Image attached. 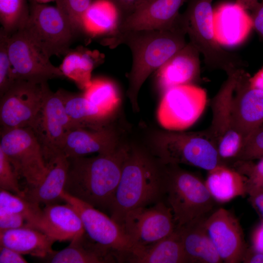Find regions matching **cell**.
<instances>
[{
  "mask_svg": "<svg viewBox=\"0 0 263 263\" xmlns=\"http://www.w3.org/2000/svg\"><path fill=\"white\" fill-rule=\"evenodd\" d=\"M124 141L122 132L109 123L98 129L75 128L67 133L61 154L68 158L115 150Z\"/></svg>",
  "mask_w": 263,
  "mask_h": 263,
  "instance_id": "cell-18",
  "label": "cell"
},
{
  "mask_svg": "<svg viewBox=\"0 0 263 263\" xmlns=\"http://www.w3.org/2000/svg\"><path fill=\"white\" fill-rule=\"evenodd\" d=\"M56 6L77 31L82 29L83 18L92 0H55Z\"/></svg>",
  "mask_w": 263,
  "mask_h": 263,
  "instance_id": "cell-37",
  "label": "cell"
},
{
  "mask_svg": "<svg viewBox=\"0 0 263 263\" xmlns=\"http://www.w3.org/2000/svg\"><path fill=\"white\" fill-rule=\"evenodd\" d=\"M130 144L125 140L115 150L107 154L68 158L64 191L95 208L109 210Z\"/></svg>",
  "mask_w": 263,
  "mask_h": 263,
  "instance_id": "cell-3",
  "label": "cell"
},
{
  "mask_svg": "<svg viewBox=\"0 0 263 263\" xmlns=\"http://www.w3.org/2000/svg\"><path fill=\"white\" fill-rule=\"evenodd\" d=\"M0 211L19 214L25 219L30 226L40 228L42 209L39 205L1 189H0Z\"/></svg>",
  "mask_w": 263,
  "mask_h": 263,
  "instance_id": "cell-32",
  "label": "cell"
},
{
  "mask_svg": "<svg viewBox=\"0 0 263 263\" xmlns=\"http://www.w3.org/2000/svg\"><path fill=\"white\" fill-rule=\"evenodd\" d=\"M117 6L126 16L131 13L137 7L149 0H113Z\"/></svg>",
  "mask_w": 263,
  "mask_h": 263,
  "instance_id": "cell-44",
  "label": "cell"
},
{
  "mask_svg": "<svg viewBox=\"0 0 263 263\" xmlns=\"http://www.w3.org/2000/svg\"><path fill=\"white\" fill-rule=\"evenodd\" d=\"M205 225L223 262H241L246 247L242 227L235 216L219 208L206 217Z\"/></svg>",
  "mask_w": 263,
  "mask_h": 263,
  "instance_id": "cell-16",
  "label": "cell"
},
{
  "mask_svg": "<svg viewBox=\"0 0 263 263\" xmlns=\"http://www.w3.org/2000/svg\"><path fill=\"white\" fill-rule=\"evenodd\" d=\"M241 69L227 75L226 79L211 100L212 120L209 127L204 130L216 146L221 161L227 165L229 161L236 160L244 142L243 137L233 126L231 113L232 101Z\"/></svg>",
  "mask_w": 263,
  "mask_h": 263,
  "instance_id": "cell-8",
  "label": "cell"
},
{
  "mask_svg": "<svg viewBox=\"0 0 263 263\" xmlns=\"http://www.w3.org/2000/svg\"><path fill=\"white\" fill-rule=\"evenodd\" d=\"M205 184L215 202L224 204L247 195L242 175L228 165H220L208 171Z\"/></svg>",
  "mask_w": 263,
  "mask_h": 263,
  "instance_id": "cell-29",
  "label": "cell"
},
{
  "mask_svg": "<svg viewBox=\"0 0 263 263\" xmlns=\"http://www.w3.org/2000/svg\"><path fill=\"white\" fill-rule=\"evenodd\" d=\"M68 166V158L62 154L59 155L49 167L48 173L39 183L23 190L24 198L45 206L62 200L61 194L64 191Z\"/></svg>",
  "mask_w": 263,
  "mask_h": 263,
  "instance_id": "cell-26",
  "label": "cell"
},
{
  "mask_svg": "<svg viewBox=\"0 0 263 263\" xmlns=\"http://www.w3.org/2000/svg\"><path fill=\"white\" fill-rule=\"evenodd\" d=\"M24 226H31L22 216L14 213L0 211V231Z\"/></svg>",
  "mask_w": 263,
  "mask_h": 263,
  "instance_id": "cell-40",
  "label": "cell"
},
{
  "mask_svg": "<svg viewBox=\"0 0 263 263\" xmlns=\"http://www.w3.org/2000/svg\"><path fill=\"white\" fill-rule=\"evenodd\" d=\"M71 130L75 128L98 129L109 123V115L88 100L83 94L60 89Z\"/></svg>",
  "mask_w": 263,
  "mask_h": 263,
  "instance_id": "cell-28",
  "label": "cell"
},
{
  "mask_svg": "<svg viewBox=\"0 0 263 263\" xmlns=\"http://www.w3.org/2000/svg\"><path fill=\"white\" fill-rule=\"evenodd\" d=\"M251 11L253 27L263 38V0H261Z\"/></svg>",
  "mask_w": 263,
  "mask_h": 263,
  "instance_id": "cell-42",
  "label": "cell"
},
{
  "mask_svg": "<svg viewBox=\"0 0 263 263\" xmlns=\"http://www.w3.org/2000/svg\"><path fill=\"white\" fill-rule=\"evenodd\" d=\"M185 0H149L119 22L113 34L131 31L169 29L177 21Z\"/></svg>",
  "mask_w": 263,
  "mask_h": 263,
  "instance_id": "cell-19",
  "label": "cell"
},
{
  "mask_svg": "<svg viewBox=\"0 0 263 263\" xmlns=\"http://www.w3.org/2000/svg\"><path fill=\"white\" fill-rule=\"evenodd\" d=\"M250 77L240 70L231 104L233 126L244 141L263 126V90L251 87Z\"/></svg>",
  "mask_w": 263,
  "mask_h": 263,
  "instance_id": "cell-17",
  "label": "cell"
},
{
  "mask_svg": "<svg viewBox=\"0 0 263 263\" xmlns=\"http://www.w3.org/2000/svg\"><path fill=\"white\" fill-rule=\"evenodd\" d=\"M207 103V92L195 85L171 88L162 95L157 112V120L166 130H185L199 118Z\"/></svg>",
  "mask_w": 263,
  "mask_h": 263,
  "instance_id": "cell-11",
  "label": "cell"
},
{
  "mask_svg": "<svg viewBox=\"0 0 263 263\" xmlns=\"http://www.w3.org/2000/svg\"><path fill=\"white\" fill-rule=\"evenodd\" d=\"M168 164L146 147L131 142L121 177L109 209L119 225L125 215L137 207L164 201Z\"/></svg>",
  "mask_w": 263,
  "mask_h": 263,
  "instance_id": "cell-1",
  "label": "cell"
},
{
  "mask_svg": "<svg viewBox=\"0 0 263 263\" xmlns=\"http://www.w3.org/2000/svg\"><path fill=\"white\" fill-rule=\"evenodd\" d=\"M120 226L129 238L132 247L154 244L176 229L171 210L164 201L130 210Z\"/></svg>",
  "mask_w": 263,
  "mask_h": 263,
  "instance_id": "cell-12",
  "label": "cell"
},
{
  "mask_svg": "<svg viewBox=\"0 0 263 263\" xmlns=\"http://www.w3.org/2000/svg\"><path fill=\"white\" fill-rule=\"evenodd\" d=\"M115 257L119 262L130 263H188L177 228L171 234L154 244L132 246Z\"/></svg>",
  "mask_w": 263,
  "mask_h": 263,
  "instance_id": "cell-22",
  "label": "cell"
},
{
  "mask_svg": "<svg viewBox=\"0 0 263 263\" xmlns=\"http://www.w3.org/2000/svg\"><path fill=\"white\" fill-rule=\"evenodd\" d=\"M249 201L256 209L263 222V191L256 192L249 195Z\"/></svg>",
  "mask_w": 263,
  "mask_h": 263,
  "instance_id": "cell-46",
  "label": "cell"
},
{
  "mask_svg": "<svg viewBox=\"0 0 263 263\" xmlns=\"http://www.w3.org/2000/svg\"><path fill=\"white\" fill-rule=\"evenodd\" d=\"M186 35L179 16L170 28L116 33L107 40L111 46L126 44L132 53L127 95L134 112L139 110L138 94L146 79L186 45Z\"/></svg>",
  "mask_w": 263,
  "mask_h": 263,
  "instance_id": "cell-2",
  "label": "cell"
},
{
  "mask_svg": "<svg viewBox=\"0 0 263 263\" xmlns=\"http://www.w3.org/2000/svg\"><path fill=\"white\" fill-rule=\"evenodd\" d=\"M21 30L50 57L65 55L76 32L56 6L34 0L28 19Z\"/></svg>",
  "mask_w": 263,
  "mask_h": 263,
  "instance_id": "cell-7",
  "label": "cell"
},
{
  "mask_svg": "<svg viewBox=\"0 0 263 263\" xmlns=\"http://www.w3.org/2000/svg\"><path fill=\"white\" fill-rule=\"evenodd\" d=\"M148 148L165 164H185L207 171L220 165L216 146L204 131L182 132L155 130L149 136Z\"/></svg>",
  "mask_w": 263,
  "mask_h": 263,
  "instance_id": "cell-4",
  "label": "cell"
},
{
  "mask_svg": "<svg viewBox=\"0 0 263 263\" xmlns=\"http://www.w3.org/2000/svg\"><path fill=\"white\" fill-rule=\"evenodd\" d=\"M207 216L177 228L188 263L223 262L206 228L205 220Z\"/></svg>",
  "mask_w": 263,
  "mask_h": 263,
  "instance_id": "cell-24",
  "label": "cell"
},
{
  "mask_svg": "<svg viewBox=\"0 0 263 263\" xmlns=\"http://www.w3.org/2000/svg\"><path fill=\"white\" fill-rule=\"evenodd\" d=\"M0 150L5 154L19 177L27 188L37 185L46 176L48 167L41 146L30 127L1 128Z\"/></svg>",
  "mask_w": 263,
  "mask_h": 263,
  "instance_id": "cell-9",
  "label": "cell"
},
{
  "mask_svg": "<svg viewBox=\"0 0 263 263\" xmlns=\"http://www.w3.org/2000/svg\"><path fill=\"white\" fill-rule=\"evenodd\" d=\"M246 11L236 2L223 3L213 9V30L219 44L234 47L245 41L253 28Z\"/></svg>",
  "mask_w": 263,
  "mask_h": 263,
  "instance_id": "cell-21",
  "label": "cell"
},
{
  "mask_svg": "<svg viewBox=\"0 0 263 263\" xmlns=\"http://www.w3.org/2000/svg\"><path fill=\"white\" fill-rule=\"evenodd\" d=\"M56 241L42 231L31 226L0 231V245L22 255L45 258L54 251Z\"/></svg>",
  "mask_w": 263,
  "mask_h": 263,
  "instance_id": "cell-25",
  "label": "cell"
},
{
  "mask_svg": "<svg viewBox=\"0 0 263 263\" xmlns=\"http://www.w3.org/2000/svg\"><path fill=\"white\" fill-rule=\"evenodd\" d=\"M100 54L81 47L70 49L65 55L59 69L64 76L84 90L92 82V72L100 59Z\"/></svg>",
  "mask_w": 263,
  "mask_h": 263,
  "instance_id": "cell-30",
  "label": "cell"
},
{
  "mask_svg": "<svg viewBox=\"0 0 263 263\" xmlns=\"http://www.w3.org/2000/svg\"><path fill=\"white\" fill-rule=\"evenodd\" d=\"M41 83L17 79L0 97L1 128L32 126L42 104Z\"/></svg>",
  "mask_w": 263,
  "mask_h": 263,
  "instance_id": "cell-14",
  "label": "cell"
},
{
  "mask_svg": "<svg viewBox=\"0 0 263 263\" xmlns=\"http://www.w3.org/2000/svg\"><path fill=\"white\" fill-rule=\"evenodd\" d=\"M119 22L114 5L108 1L100 0L92 3L85 13L82 30L93 36L113 34Z\"/></svg>",
  "mask_w": 263,
  "mask_h": 263,
  "instance_id": "cell-31",
  "label": "cell"
},
{
  "mask_svg": "<svg viewBox=\"0 0 263 263\" xmlns=\"http://www.w3.org/2000/svg\"><path fill=\"white\" fill-rule=\"evenodd\" d=\"M179 165L168 164L165 196L176 228L208 216L215 202L205 181Z\"/></svg>",
  "mask_w": 263,
  "mask_h": 263,
  "instance_id": "cell-6",
  "label": "cell"
},
{
  "mask_svg": "<svg viewBox=\"0 0 263 263\" xmlns=\"http://www.w3.org/2000/svg\"><path fill=\"white\" fill-rule=\"evenodd\" d=\"M200 55L197 48L187 42L156 70V84L162 95L176 86L195 85L200 75Z\"/></svg>",
  "mask_w": 263,
  "mask_h": 263,
  "instance_id": "cell-20",
  "label": "cell"
},
{
  "mask_svg": "<svg viewBox=\"0 0 263 263\" xmlns=\"http://www.w3.org/2000/svg\"><path fill=\"white\" fill-rule=\"evenodd\" d=\"M213 0H190L185 12L180 15L181 23L190 41L211 69L223 70L226 75L244 63L236 54L223 49L216 40L213 27Z\"/></svg>",
  "mask_w": 263,
  "mask_h": 263,
  "instance_id": "cell-5",
  "label": "cell"
},
{
  "mask_svg": "<svg viewBox=\"0 0 263 263\" xmlns=\"http://www.w3.org/2000/svg\"><path fill=\"white\" fill-rule=\"evenodd\" d=\"M263 157V126L254 131L244 140L241 150L236 160L253 161Z\"/></svg>",
  "mask_w": 263,
  "mask_h": 263,
  "instance_id": "cell-39",
  "label": "cell"
},
{
  "mask_svg": "<svg viewBox=\"0 0 263 263\" xmlns=\"http://www.w3.org/2000/svg\"><path fill=\"white\" fill-rule=\"evenodd\" d=\"M18 178L11 163L0 150V188L24 197V192L20 189Z\"/></svg>",
  "mask_w": 263,
  "mask_h": 263,
  "instance_id": "cell-38",
  "label": "cell"
},
{
  "mask_svg": "<svg viewBox=\"0 0 263 263\" xmlns=\"http://www.w3.org/2000/svg\"><path fill=\"white\" fill-rule=\"evenodd\" d=\"M61 197L77 212L89 238L112 251L114 257L116 253L127 251L132 247L122 227L111 217L64 191Z\"/></svg>",
  "mask_w": 263,
  "mask_h": 263,
  "instance_id": "cell-15",
  "label": "cell"
},
{
  "mask_svg": "<svg viewBox=\"0 0 263 263\" xmlns=\"http://www.w3.org/2000/svg\"><path fill=\"white\" fill-rule=\"evenodd\" d=\"M83 95L105 113L112 115L120 98L114 84L104 79H94L84 90Z\"/></svg>",
  "mask_w": 263,
  "mask_h": 263,
  "instance_id": "cell-33",
  "label": "cell"
},
{
  "mask_svg": "<svg viewBox=\"0 0 263 263\" xmlns=\"http://www.w3.org/2000/svg\"><path fill=\"white\" fill-rule=\"evenodd\" d=\"M249 82L251 87L263 90V68L250 77Z\"/></svg>",
  "mask_w": 263,
  "mask_h": 263,
  "instance_id": "cell-47",
  "label": "cell"
},
{
  "mask_svg": "<svg viewBox=\"0 0 263 263\" xmlns=\"http://www.w3.org/2000/svg\"><path fill=\"white\" fill-rule=\"evenodd\" d=\"M39 229L60 242L72 241L85 233L77 212L67 203L46 205Z\"/></svg>",
  "mask_w": 263,
  "mask_h": 263,
  "instance_id": "cell-23",
  "label": "cell"
},
{
  "mask_svg": "<svg viewBox=\"0 0 263 263\" xmlns=\"http://www.w3.org/2000/svg\"><path fill=\"white\" fill-rule=\"evenodd\" d=\"M33 0L38 3L45 4L47 2H50L53 0Z\"/></svg>",
  "mask_w": 263,
  "mask_h": 263,
  "instance_id": "cell-49",
  "label": "cell"
},
{
  "mask_svg": "<svg viewBox=\"0 0 263 263\" xmlns=\"http://www.w3.org/2000/svg\"><path fill=\"white\" fill-rule=\"evenodd\" d=\"M261 0H236V2L245 10H251Z\"/></svg>",
  "mask_w": 263,
  "mask_h": 263,
  "instance_id": "cell-48",
  "label": "cell"
},
{
  "mask_svg": "<svg viewBox=\"0 0 263 263\" xmlns=\"http://www.w3.org/2000/svg\"><path fill=\"white\" fill-rule=\"evenodd\" d=\"M29 14L27 0H0L1 28L9 35L23 28Z\"/></svg>",
  "mask_w": 263,
  "mask_h": 263,
  "instance_id": "cell-34",
  "label": "cell"
},
{
  "mask_svg": "<svg viewBox=\"0 0 263 263\" xmlns=\"http://www.w3.org/2000/svg\"><path fill=\"white\" fill-rule=\"evenodd\" d=\"M8 53L17 79L41 83L64 76L59 68L52 64L50 57L22 30L9 35Z\"/></svg>",
  "mask_w": 263,
  "mask_h": 263,
  "instance_id": "cell-13",
  "label": "cell"
},
{
  "mask_svg": "<svg viewBox=\"0 0 263 263\" xmlns=\"http://www.w3.org/2000/svg\"><path fill=\"white\" fill-rule=\"evenodd\" d=\"M22 254L7 247L0 245V263H26Z\"/></svg>",
  "mask_w": 263,
  "mask_h": 263,
  "instance_id": "cell-41",
  "label": "cell"
},
{
  "mask_svg": "<svg viewBox=\"0 0 263 263\" xmlns=\"http://www.w3.org/2000/svg\"><path fill=\"white\" fill-rule=\"evenodd\" d=\"M43 101L40 110L31 128L41 146L49 167L60 154L65 138L71 130L60 89L54 93L47 81L41 83Z\"/></svg>",
  "mask_w": 263,
  "mask_h": 263,
  "instance_id": "cell-10",
  "label": "cell"
},
{
  "mask_svg": "<svg viewBox=\"0 0 263 263\" xmlns=\"http://www.w3.org/2000/svg\"><path fill=\"white\" fill-rule=\"evenodd\" d=\"M251 247L254 250L263 253V222L255 226L251 235Z\"/></svg>",
  "mask_w": 263,
  "mask_h": 263,
  "instance_id": "cell-43",
  "label": "cell"
},
{
  "mask_svg": "<svg viewBox=\"0 0 263 263\" xmlns=\"http://www.w3.org/2000/svg\"><path fill=\"white\" fill-rule=\"evenodd\" d=\"M242 262L244 263H263V253L254 250L251 247L246 248Z\"/></svg>",
  "mask_w": 263,
  "mask_h": 263,
  "instance_id": "cell-45",
  "label": "cell"
},
{
  "mask_svg": "<svg viewBox=\"0 0 263 263\" xmlns=\"http://www.w3.org/2000/svg\"><path fill=\"white\" fill-rule=\"evenodd\" d=\"M232 168L243 177L247 194L263 191V157L256 163L253 160H236Z\"/></svg>",
  "mask_w": 263,
  "mask_h": 263,
  "instance_id": "cell-35",
  "label": "cell"
},
{
  "mask_svg": "<svg viewBox=\"0 0 263 263\" xmlns=\"http://www.w3.org/2000/svg\"><path fill=\"white\" fill-rule=\"evenodd\" d=\"M9 34L2 28L0 30V96L9 89L17 79L8 53Z\"/></svg>",
  "mask_w": 263,
  "mask_h": 263,
  "instance_id": "cell-36",
  "label": "cell"
},
{
  "mask_svg": "<svg viewBox=\"0 0 263 263\" xmlns=\"http://www.w3.org/2000/svg\"><path fill=\"white\" fill-rule=\"evenodd\" d=\"M45 258L47 262L51 263H105L114 261L112 251L93 241L86 233L71 241L65 248L53 251Z\"/></svg>",
  "mask_w": 263,
  "mask_h": 263,
  "instance_id": "cell-27",
  "label": "cell"
}]
</instances>
